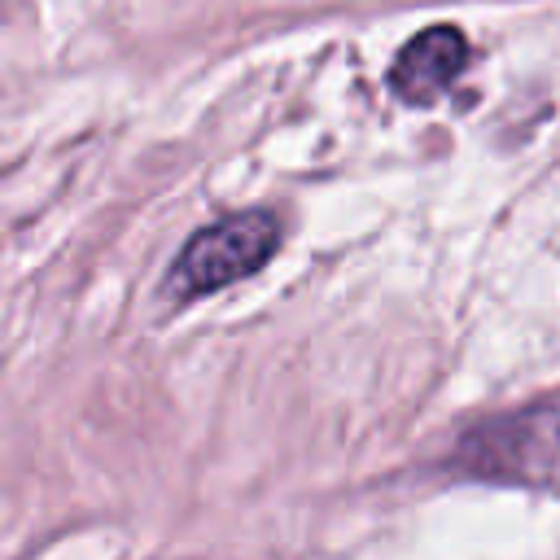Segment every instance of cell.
<instances>
[{
  "mask_svg": "<svg viewBox=\"0 0 560 560\" xmlns=\"http://www.w3.org/2000/svg\"><path fill=\"white\" fill-rule=\"evenodd\" d=\"M468 70V39L455 26H429L411 35L389 70V88L407 105H429Z\"/></svg>",
  "mask_w": 560,
  "mask_h": 560,
  "instance_id": "2",
  "label": "cell"
},
{
  "mask_svg": "<svg viewBox=\"0 0 560 560\" xmlns=\"http://www.w3.org/2000/svg\"><path fill=\"white\" fill-rule=\"evenodd\" d=\"M280 245V223L267 210H245V214H228L210 228H201L171 276V293L175 298H197V293H214L249 271H258Z\"/></svg>",
  "mask_w": 560,
  "mask_h": 560,
  "instance_id": "1",
  "label": "cell"
}]
</instances>
